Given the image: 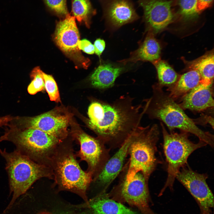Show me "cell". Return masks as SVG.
<instances>
[{"mask_svg": "<svg viewBox=\"0 0 214 214\" xmlns=\"http://www.w3.org/2000/svg\"><path fill=\"white\" fill-rule=\"evenodd\" d=\"M133 100L123 96L112 103L95 101L89 106V126L105 144L120 147L140 126L143 106L133 105Z\"/></svg>", "mask_w": 214, "mask_h": 214, "instance_id": "1", "label": "cell"}, {"mask_svg": "<svg viewBox=\"0 0 214 214\" xmlns=\"http://www.w3.org/2000/svg\"><path fill=\"white\" fill-rule=\"evenodd\" d=\"M152 95L145 100L143 106L144 114L152 119H157L165 124L170 132L175 129L191 133L212 148L214 147V136L199 128L193 119L190 118L184 110L164 91L158 84L152 86Z\"/></svg>", "mask_w": 214, "mask_h": 214, "instance_id": "2", "label": "cell"}, {"mask_svg": "<svg viewBox=\"0 0 214 214\" xmlns=\"http://www.w3.org/2000/svg\"><path fill=\"white\" fill-rule=\"evenodd\" d=\"M159 134L158 127L156 124L146 127L139 126L131 133L128 151L130 160L125 177L128 182L139 172L142 174L148 182L157 163L156 145Z\"/></svg>", "mask_w": 214, "mask_h": 214, "instance_id": "3", "label": "cell"}, {"mask_svg": "<svg viewBox=\"0 0 214 214\" xmlns=\"http://www.w3.org/2000/svg\"><path fill=\"white\" fill-rule=\"evenodd\" d=\"M0 154L6 162L5 169L8 175L10 193L12 194L6 211L36 181L42 177H50L52 173L48 167L35 163L16 149L8 152L5 149H0Z\"/></svg>", "mask_w": 214, "mask_h": 214, "instance_id": "4", "label": "cell"}, {"mask_svg": "<svg viewBox=\"0 0 214 214\" xmlns=\"http://www.w3.org/2000/svg\"><path fill=\"white\" fill-rule=\"evenodd\" d=\"M160 125L163 137V149L167 164V177L159 196L167 188L173 190L177 174L187 164L189 155L196 149L207 145L200 141L197 143L193 142L189 139V133L185 131L169 133L163 123L161 122Z\"/></svg>", "mask_w": 214, "mask_h": 214, "instance_id": "5", "label": "cell"}, {"mask_svg": "<svg viewBox=\"0 0 214 214\" xmlns=\"http://www.w3.org/2000/svg\"><path fill=\"white\" fill-rule=\"evenodd\" d=\"M0 140L12 142L16 150L35 160L49 152L61 141L40 130L32 128L9 132L0 138Z\"/></svg>", "mask_w": 214, "mask_h": 214, "instance_id": "6", "label": "cell"}, {"mask_svg": "<svg viewBox=\"0 0 214 214\" xmlns=\"http://www.w3.org/2000/svg\"><path fill=\"white\" fill-rule=\"evenodd\" d=\"M58 157L54 167L57 183L62 189L83 196L87 201L86 193L92 180V174L81 169L71 152L63 153Z\"/></svg>", "mask_w": 214, "mask_h": 214, "instance_id": "7", "label": "cell"}, {"mask_svg": "<svg viewBox=\"0 0 214 214\" xmlns=\"http://www.w3.org/2000/svg\"><path fill=\"white\" fill-rule=\"evenodd\" d=\"M108 195L110 198L117 202L126 203L136 207L143 214H155L149 205L148 182L141 172L136 173L129 182L124 177Z\"/></svg>", "mask_w": 214, "mask_h": 214, "instance_id": "8", "label": "cell"}, {"mask_svg": "<svg viewBox=\"0 0 214 214\" xmlns=\"http://www.w3.org/2000/svg\"><path fill=\"white\" fill-rule=\"evenodd\" d=\"M54 39L57 45L65 54L84 68L88 67L89 60L82 55L78 47L80 36L74 17L69 14L57 22Z\"/></svg>", "mask_w": 214, "mask_h": 214, "instance_id": "9", "label": "cell"}, {"mask_svg": "<svg viewBox=\"0 0 214 214\" xmlns=\"http://www.w3.org/2000/svg\"><path fill=\"white\" fill-rule=\"evenodd\" d=\"M76 138L80 146L79 156L81 159L87 162V171L95 178L110 158L109 150L100 139L92 137L84 132L78 133Z\"/></svg>", "mask_w": 214, "mask_h": 214, "instance_id": "10", "label": "cell"}, {"mask_svg": "<svg viewBox=\"0 0 214 214\" xmlns=\"http://www.w3.org/2000/svg\"><path fill=\"white\" fill-rule=\"evenodd\" d=\"M207 177V174L198 173L185 165L176 177L199 203L203 214H209L214 204L213 194L206 181Z\"/></svg>", "mask_w": 214, "mask_h": 214, "instance_id": "11", "label": "cell"}, {"mask_svg": "<svg viewBox=\"0 0 214 214\" xmlns=\"http://www.w3.org/2000/svg\"><path fill=\"white\" fill-rule=\"evenodd\" d=\"M173 0H138L143 11V20L149 29L155 32L164 29L176 18Z\"/></svg>", "mask_w": 214, "mask_h": 214, "instance_id": "12", "label": "cell"}, {"mask_svg": "<svg viewBox=\"0 0 214 214\" xmlns=\"http://www.w3.org/2000/svg\"><path fill=\"white\" fill-rule=\"evenodd\" d=\"M71 117L69 113L59 108L55 109L29 118L28 128L39 129L61 140L67 135Z\"/></svg>", "mask_w": 214, "mask_h": 214, "instance_id": "13", "label": "cell"}, {"mask_svg": "<svg viewBox=\"0 0 214 214\" xmlns=\"http://www.w3.org/2000/svg\"><path fill=\"white\" fill-rule=\"evenodd\" d=\"M107 22L119 28L139 18L132 0H99Z\"/></svg>", "mask_w": 214, "mask_h": 214, "instance_id": "14", "label": "cell"}, {"mask_svg": "<svg viewBox=\"0 0 214 214\" xmlns=\"http://www.w3.org/2000/svg\"><path fill=\"white\" fill-rule=\"evenodd\" d=\"M130 134L120 147L118 151L108 160L101 171L94 178L97 183L102 186V190H106L122 169L128 155L131 140Z\"/></svg>", "mask_w": 214, "mask_h": 214, "instance_id": "15", "label": "cell"}, {"mask_svg": "<svg viewBox=\"0 0 214 214\" xmlns=\"http://www.w3.org/2000/svg\"><path fill=\"white\" fill-rule=\"evenodd\" d=\"M213 84L201 83L180 98L179 105L184 110L200 112L214 107Z\"/></svg>", "mask_w": 214, "mask_h": 214, "instance_id": "16", "label": "cell"}, {"mask_svg": "<svg viewBox=\"0 0 214 214\" xmlns=\"http://www.w3.org/2000/svg\"><path fill=\"white\" fill-rule=\"evenodd\" d=\"M86 204L90 214H136L121 203L110 198L104 190Z\"/></svg>", "mask_w": 214, "mask_h": 214, "instance_id": "17", "label": "cell"}, {"mask_svg": "<svg viewBox=\"0 0 214 214\" xmlns=\"http://www.w3.org/2000/svg\"><path fill=\"white\" fill-rule=\"evenodd\" d=\"M144 41L138 48L131 53L129 58L120 62L126 63L139 61L153 62L160 59L161 47L155 37L153 32L149 29Z\"/></svg>", "mask_w": 214, "mask_h": 214, "instance_id": "18", "label": "cell"}, {"mask_svg": "<svg viewBox=\"0 0 214 214\" xmlns=\"http://www.w3.org/2000/svg\"><path fill=\"white\" fill-rule=\"evenodd\" d=\"M123 70V67L109 64H100L90 77L91 84L93 87L100 89L111 88Z\"/></svg>", "mask_w": 214, "mask_h": 214, "instance_id": "19", "label": "cell"}, {"mask_svg": "<svg viewBox=\"0 0 214 214\" xmlns=\"http://www.w3.org/2000/svg\"><path fill=\"white\" fill-rule=\"evenodd\" d=\"M201 81V77L197 70L190 69L188 72L180 76L177 82L172 86L168 87L170 96L176 101L180 98L198 85Z\"/></svg>", "mask_w": 214, "mask_h": 214, "instance_id": "20", "label": "cell"}, {"mask_svg": "<svg viewBox=\"0 0 214 214\" xmlns=\"http://www.w3.org/2000/svg\"><path fill=\"white\" fill-rule=\"evenodd\" d=\"M190 69L197 70L200 74V83L207 85L213 84L214 78V54L209 53L197 59L188 62Z\"/></svg>", "mask_w": 214, "mask_h": 214, "instance_id": "21", "label": "cell"}, {"mask_svg": "<svg viewBox=\"0 0 214 214\" xmlns=\"http://www.w3.org/2000/svg\"><path fill=\"white\" fill-rule=\"evenodd\" d=\"M73 16L80 22H84L89 26L91 18L96 14L90 0H71Z\"/></svg>", "mask_w": 214, "mask_h": 214, "instance_id": "22", "label": "cell"}, {"mask_svg": "<svg viewBox=\"0 0 214 214\" xmlns=\"http://www.w3.org/2000/svg\"><path fill=\"white\" fill-rule=\"evenodd\" d=\"M152 63L156 69L158 84L160 86L170 87L177 81L180 76L166 62L160 59Z\"/></svg>", "mask_w": 214, "mask_h": 214, "instance_id": "23", "label": "cell"}, {"mask_svg": "<svg viewBox=\"0 0 214 214\" xmlns=\"http://www.w3.org/2000/svg\"><path fill=\"white\" fill-rule=\"evenodd\" d=\"M197 0H176V18L186 22L197 18L199 14L196 10Z\"/></svg>", "mask_w": 214, "mask_h": 214, "instance_id": "24", "label": "cell"}, {"mask_svg": "<svg viewBox=\"0 0 214 214\" xmlns=\"http://www.w3.org/2000/svg\"><path fill=\"white\" fill-rule=\"evenodd\" d=\"M43 73L39 67H35L32 71L30 76L32 80L27 89L28 92L30 94L34 95L45 89Z\"/></svg>", "mask_w": 214, "mask_h": 214, "instance_id": "25", "label": "cell"}, {"mask_svg": "<svg viewBox=\"0 0 214 214\" xmlns=\"http://www.w3.org/2000/svg\"><path fill=\"white\" fill-rule=\"evenodd\" d=\"M48 11L59 17L64 18L69 14L67 0H43Z\"/></svg>", "mask_w": 214, "mask_h": 214, "instance_id": "26", "label": "cell"}, {"mask_svg": "<svg viewBox=\"0 0 214 214\" xmlns=\"http://www.w3.org/2000/svg\"><path fill=\"white\" fill-rule=\"evenodd\" d=\"M45 88L51 101L56 102H60L59 92L56 83L51 75L43 73Z\"/></svg>", "mask_w": 214, "mask_h": 214, "instance_id": "27", "label": "cell"}, {"mask_svg": "<svg viewBox=\"0 0 214 214\" xmlns=\"http://www.w3.org/2000/svg\"><path fill=\"white\" fill-rule=\"evenodd\" d=\"M78 47L80 50H82L87 54H92L95 53L94 45L86 39L80 40L78 43Z\"/></svg>", "mask_w": 214, "mask_h": 214, "instance_id": "28", "label": "cell"}, {"mask_svg": "<svg viewBox=\"0 0 214 214\" xmlns=\"http://www.w3.org/2000/svg\"><path fill=\"white\" fill-rule=\"evenodd\" d=\"M213 0H197L196 10L200 14L203 11L210 7Z\"/></svg>", "mask_w": 214, "mask_h": 214, "instance_id": "29", "label": "cell"}, {"mask_svg": "<svg viewBox=\"0 0 214 214\" xmlns=\"http://www.w3.org/2000/svg\"><path fill=\"white\" fill-rule=\"evenodd\" d=\"M105 42L100 38L97 39L94 43L95 52L99 57H100L105 47Z\"/></svg>", "mask_w": 214, "mask_h": 214, "instance_id": "30", "label": "cell"}, {"mask_svg": "<svg viewBox=\"0 0 214 214\" xmlns=\"http://www.w3.org/2000/svg\"><path fill=\"white\" fill-rule=\"evenodd\" d=\"M196 124L200 121V123L202 121V124H207L209 123L213 128V118L210 116L207 115L201 116L198 119H193Z\"/></svg>", "mask_w": 214, "mask_h": 214, "instance_id": "31", "label": "cell"}, {"mask_svg": "<svg viewBox=\"0 0 214 214\" xmlns=\"http://www.w3.org/2000/svg\"><path fill=\"white\" fill-rule=\"evenodd\" d=\"M10 119V118L8 117L0 118V126L6 123L9 121Z\"/></svg>", "mask_w": 214, "mask_h": 214, "instance_id": "32", "label": "cell"}, {"mask_svg": "<svg viewBox=\"0 0 214 214\" xmlns=\"http://www.w3.org/2000/svg\"><path fill=\"white\" fill-rule=\"evenodd\" d=\"M60 214H69L68 213H60Z\"/></svg>", "mask_w": 214, "mask_h": 214, "instance_id": "33", "label": "cell"}]
</instances>
